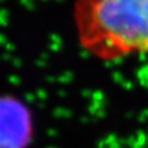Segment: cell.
Wrapping results in <instances>:
<instances>
[{"instance_id":"1","label":"cell","mask_w":148,"mask_h":148,"mask_svg":"<svg viewBox=\"0 0 148 148\" xmlns=\"http://www.w3.org/2000/svg\"><path fill=\"white\" fill-rule=\"evenodd\" d=\"M79 43L101 61L148 52V0H77Z\"/></svg>"},{"instance_id":"2","label":"cell","mask_w":148,"mask_h":148,"mask_svg":"<svg viewBox=\"0 0 148 148\" xmlns=\"http://www.w3.org/2000/svg\"><path fill=\"white\" fill-rule=\"evenodd\" d=\"M31 141L29 117L18 109H0V148H27Z\"/></svg>"}]
</instances>
